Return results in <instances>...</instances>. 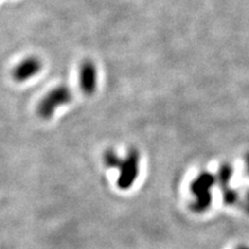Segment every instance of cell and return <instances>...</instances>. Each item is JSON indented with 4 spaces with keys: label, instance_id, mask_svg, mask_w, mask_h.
I'll use <instances>...</instances> for the list:
<instances>
[{
    "label": "cell",
    "instance_id": "obj_1",
    "mask_svg": "<svg viewBox=\"0 0 249 249\" xmlns=\"http://www.w3.org/2000/svg\"><path fill=\"white\" fill-rule=\"evenodd\" d=\"M217 182V178L210 172H201L191 182L189 189L195 200L191 204L192 211L195 213H203L211 207L213 203V193L211 188Z\"/></svg>",
    "mask_w": 249,
    "mask_h": 249
},
{
    "label": "cell",
    "instance_id": "obj_2",
    "mask_svg": "<svg viewBox=\"0 0 249 249\" xmlns=\"http://www.w3.org/2000/svg\"><path fill=\"white\" fill-rule=\"evenodd\" d=\"M119 177L117 180L118 188L127 191L134 185L140 173V152L135 148H130L124 158H121L117 167Z\"/></svg>",
    "mask_w": 249,
    "mask_h": 249
},
{
    "label": "cell",
    "instance_id": "obj_3",
    "mask_svg": "<svg viewBox=\"0 0 249 249\" xmlns=\"http://www.w3.org/2000/svg\"><path fill=\"white\" fill-rule=\"evenodd\" d=\"M71 98L73 96H71V90L65 86H59L57 88L50 90L42 98L37 107V114L43 119H49L53 116L58 107L70 104Z\"/></svg>",
    "mask_w": 249,
    "mask_h": 249
},
{
    "label": "cell",
    "instance_id": "obj_4",
    "mask_svg": "<svg viewBox=\"0 0 249 249\" xmlns=\"http://www.w3.org/2000/svg\"><path fill=\"white\" fill-rule=\"evenodd\" d=\"M80 89L86 95H92L97 88V70L95 64L90 60H85L81 64L79 71Z\"/></svg>",
    "mask_w": 249,
    "mask_h": 249
},
{
    "label": "cell",
    "instance_id": "obj_5",
    "mask_svg": "<svg viewBox=\"0 0 249 249\" xmlns=\"http://www.w3.org/2000/svg\"><path fill=\"white\" fill-rule=\"evenodd\" d=\"M42 70V62L38 58L29 57L23 59L13 71V77L17 82H24L36 76Z\"/></svg>",
    "mask_w": 249,
    "mask_h": 249
},
{
    "label": "cell",
    "instance_id": "obj_6",
    "mask_svg": "<svg viewBox=\"0 0 249 249\" xmlns=\"http://www.w3.org/2000/svg\"><path fill=\"white\" fill-rule=\"evenodd\" d=\"M233 177V167L229 164H223L222 166L219 167V171H218L217 174V182L219 185L220 189H226L229 188L230 182H231V179Z\"/></svg>",
    "mask_w": 249,
    "mask_h": 249
},
{
    "label": "cell",
    "instance_id": "obj_7",
    "mask_svg": "<svg viewBox=\"0 0 249 249\" xmlns=\"http://www.w3.org/2000/svg\"><path fill=\"white\" fill-rule=\"evenodd\" d=\"M103 160H104V164L107 165V167H110V169H117L118 165H119L121 158L118 156V154L112 149H108L104 152V156H103Z\"/></svg>",
    "mask_w": 249,
    "mask_h": 249
},
{
    "label": "cell",
    "instance_id": "obj_8",
    "mask_svg": "<svg viewBox=\"0 0 249 249\" xmlns=\"http://www.w3.org/2000/svg\"><path fill=\"white\" fill-rule=\"evenodd\" d=\"M223 198L227 205H234L239 202V193L229 187L223 189Z\"/></svg>",
    "mask_w": 249,
    "mask_h": 249
},
{
    "label": "cell",
    "instance_id": "obj_9",
    "mask_svg": "<svg viewBox=\"0 0 249 249\" xmlns=\"http://www.w3.org/2000/svg\"><path fill=\"white\" fill-rule=\"evenodd\" d=\"M244 207H245L246 213H249V191H247V193H246V197H245V203H244Z\"/></svg>",
    "mask_w": 249,
    "mask_h": 249
},
{
    "label": "cell",
    "instance_id": "obj_10",
    "mask_svg": "<svg viewBox=\"0 0 249 249\" xmlns=\"http://www.w3.org/2000/svg\"><path fill=\"white\" fill-rule=\"evenodd\" d=\"M236 249H249V247H247V246H239Z\"/></svg>",
    "mask_w": 249,
    "mask_h": 249
},
{
    "label": "cell",
    "instance_id": "obj_11",
    "mask_svg": "<svg viewBox=\"0 0 249 249\" xmlns=\"http://www.w3.org/2000/svg\"><path fill=\"white\" fill-rule=\"evenodd\" d=\"M247 172L249 174V155H248V157H247Z\"/></svg>",
    "mask_w": 249,
    "mask_h": 249
}]
</instances>
